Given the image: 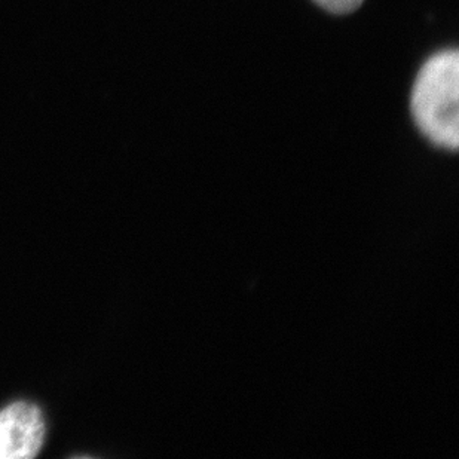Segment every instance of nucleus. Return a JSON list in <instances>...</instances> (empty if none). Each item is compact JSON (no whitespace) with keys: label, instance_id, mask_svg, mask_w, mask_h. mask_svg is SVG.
<instances>
[{"label":"nucleus","instance_id":"obj_1","mask_svg":"<svg viewBox=\"0 0 459 459\" xmlns=\"http://www.w3.org/2000/svg\"><path fill=\"white\" fill-rule=\"evenodd\" d=\"M459 54L456 49L429 56L411 91L416 126L434 146L456 152L459 144Z\"/></svg>","mask_w":459,"mask_h":459},{"label":"nucleus","instance_id":"obj_2","mask_svg":"<svg viewBox=\"0 0 459 459\" xmlns=\"http://www.w3.org/2000/svg\"><path fill=\"white\" fill-rule=\"evenodd\" d=\"M44 438V416L35 404L17 402L0 411V459L35 458Z\"/></svg>","mask_w":459,"mask_h":459},{"label":"nucleus","instance_id":"obj_3","mask_svg":"<svg viewBox=\"0 0 459 459\" xmlns=\"http://www.w3.org/2000/svg\"><path fill=\"white\" fill-rule=\"evenodd\" d=\"M316 4H320L321 8L329 11L332 13H350L359 8V4H363L364 0H314Z\"/></svg>","mask_w":459,"mask_h":459}]
</instances>
